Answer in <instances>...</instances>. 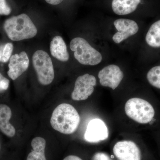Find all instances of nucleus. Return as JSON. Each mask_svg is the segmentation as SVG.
<instances>
[{
    "label": "nucleus",
    "mask_w": 160,
    "mask_h": 160,
    "mask_svg": "<svg viewBox=\"0 0 160 160\" xmlns=\"http://www.w3.org/2000/svg\"><path fill=\"white\" fill-rule=\"evenodd\" d=\"M80 122L79 114L76 109L67 103H62L58 106L52 112L50 119L52 128L65 134L74 132Z\"/></svg>",
    "instance_id": "obj_1"
},
{
    "label": "nucleus",
    "mask_w": 160,
    "mask_h": 160,
    "mask_svg": "<svg viewBox=\"0 0 160 160\" xmlns=\"http://www.w3.org/2000/svg\"><path fill=\"white\" fill-rule=\"evenodd\" d=\"M4 29L8 38L13 41L32 38L38 32L31 19L25 13L7 19L4 23Z\"/></svg>",
    "instance_id": "obj_2"
},
{
    "label": "nucleus",
    "mask_w": 160,
    "mask_h": 160,
    "mask_svg": "<svg viewBox=\"0 0 160 160\" xmlns=\"http://www.w3.org/2000/svg\"><path fill=\"white\" fill-rule=\"evenodd\" d=\"M125 111L128 117L140 124H148L152 121L155 112L148 101L134 98L128 100L125 106Z\"/></svg>",
    "instance_id": "obj_3"
},
{
    "label": "nucleus",
    "mask_w": 160,
    "mask_h": 160,
    "mask_svg": "<svg viewBox=\"0 0 160 160\" xmlns=\"http://www.w3.org/2000/svg\"><path fill=\"white\" fill-rule=\"evenodd\" d=\"M70 49L74 52L75 58L82 65L96 66L102 60L101 53L83 38H76L72 40Z\"/></svg>",
    "instance_id": "obj_4"
},
{
    "label": "nucleus",
    "mask_w": 160,
    "mask_h": 160,
    "mask_svg": "<svg viewBox=\"0 0 160 160\" xmlns=\"http://www.w3.org/2000/svg\"><path fill=\"white\" fill-rule=\"evenodd\" d=\"M32 63L39 82L44 86L51 84L54 79V71L52 61L48 53L37 50L32 56Z\"/></svg>",
    "instance_id": "obj_5"
},
{
    "label": "nucleus",
    "mask_w": 160,
    "mask_h": 160,
    "mask_svg": "<svg viewBox=\"0 0 160 160\" xmlns=\"http://www.w3.org/2000/svg\"><path fill=\"white\" fill-rule=\"evenodd\" d=\"M96 84V79L94 76L89 74L80 76L76 80L72 98L77 101L87 99L93 93Z\"/></svg>",
    "instance_id": "obj_6"
},
{
    "label": "nucleus",
    "mask_w": 160,
    "mask_h": 160,
    "mask_svg": "<svg viewBox=\"0 0 160 160\" xmlns=\"http://www.w3.org/2000/svg\"><path fill=\"white\" fill-rule=\"evenodd\" d=\"M113 152L118 160H142V153L134 142L128 140L116 143Z\"/></svg>",
    "instance_id": "obj_7"
},
{
    "label": "nucleus",
    "mask_w": 160,
    "mask_h": 160,
    "mask_svg": "<svg viewBox=\"0 0 160 160\" xmlns=\"http://www.w3.org/2000/svg\"><path fill=\"white\" fill-rule=\"evenodd\" d=\"M124 73L119 66L110 65L106 66L99 72L100 83L104 87H109L115 90L124 78Z\"/></svg>",
    "instance_id": "obj_8"
},
{
    "label": "nucleus",
    "mask_w": 160,
    "mask_h": 160,
    "mask_svg": "<svg viewBox=\"0 0 160 160\" xmlns=\"http://www.w3.org/2000/svg\"><path fill=\"white\" fill-rule=\"evenodd\" d=\"M109 135V130L105 123L100 119L95 118L88 123L84 137L87 142L97 143L107 139Z\"/></svg>",
    "instance_id": "obj_9"
},
{
    "label": "nucleus",
    "mask_w": 160,
    "mask_h": 160,
    "mask_svg": "<svg viewBox=\"0 0 160 160\" xmlns=\"http://www.w3.org/2000/svg\"><path fill=\"white\" fill-rule=\"evenodd\" d=\"M113 24L118 32L112 37V40L117 44L136 34L139 30L137 23L132 20L118 19L114 21Z\"/></svg>",
    "instance_id": "obj_10"
},
{
    "label": "nucleus",
    "mask_w": 160,
    "mask_h": 160,
    "mask_svg": "<svg viewBox=\"0 0 160 160\" xmlns=\"http://www.w3.org/2000/svg\"><path fill=\"white\" fill-rule=\"evenodd\" d=\"M29 62V58L25 51L12 56L8 65V76L12 80H16L28 69Z\"/></svg>",
    "instance_id": "obj_11"
},
{
    "label": "nucleus",
    "mask_w": 160,
    "mask_h": 160,
    "mask_svg": "<svg viewBox=\"0 0 160 160\" xmlns=\"http://www.w3.org/2000/svg\"><path fill=\"white\" fill-rule=\"evenodd\" d=\"M12 110L9 106L4 103H0V131L9 138L14 137L16 130L12 124Z\"/></svg>",
    "instance_id": "obj_12"
},
{
    "label": "nucleus",
    "mask_w": 160,
    "mask_h": 160,
    "mask_svg": "<svg viewBox=\"0 0 160 160\" xmlns=\"http://www.w3.org/2000/svg\"><path fill=\"white\" fill-rule=\"evenodd\" d=\"M50 50L52 55L59 61L66 62L69 59V54L66 43L59 36L55 37L52 40Z\"/></svg>",
    "instance_id": "obj_13"
},
{
    "label": "nucleus",
    "mask_w": 160,
    "mask_h": 160,
    "mask_svg": "<svg viewBox=\"0 0 160 160\" xmlns=\"http://www.w3.org/2000/svg\"><path fill=\"white\" fill-rule=\"evenodd\" d=\"M141 0H112V8L118 15H126L135 11Z\"/></svg>",
    "instance_id": "obj_14"
},
{
    "label": "nucleus",
    "mask_w": 160,
    "mask_h": 160,
    "mask_svg": "<svg viewBox=\"0 0 160 160\" xmlns=\"http://www.w3.org/2000/svg\"><path fill=\"white\" fill-rule=\"evenodd\" d=\"M31 146L33 150L28 155L26 160H47L45 156L46 141L42 138L36 137L32 139Z\"/></svg>",
    "instance_id": "obj_15"
},
{
    "label": "nucleus",
    "mask_w": 160,
    "mask_h": 160,
    "mask_svg": "<svg viewBox=\"0 0 160 160\" xmlns=\"http://www.w3.org/2000/svg\"><path fill=\"white\" fill-rule=\"evenodd\" d=\"M145 40L149 47L160 49V19L152 24L146 33Z\"/></svg>",
    "instance_id": "obj_16"
},
{
    "label": "nucleus",
    "mask_w": 160,
    "mask_h": 160,
    "mask_svg": "<svg viewBox=\"0 0 160 160\" xmlns=\"http://www.w3.org/2000/svg\"><path fill=\"white\" fill-rule=\"evenodd\" d=\"M146 78L151 86L160 89V65L152 67L147 72Z\"/></svg>",
    "instance_id": "obj_17"
},
{
    "label": "nucleus",
    "mask_w": 160,
    "mask_h": 160,
    "mask_svg": "<svg viewBox=\"0 0 160 160\" xmlns=\"http://www.w3.org/2000/svg\"><path fill=\"white\" fill-rule=\"evenodd\" d=\"M13 49V45L11 43H7L4 46L1 62L6 63L9 61L11 58Z\"/></svg>",
    "instance_id": "obj_18"
},
{
    "label": "nucleus",
    "mask_w": 160,
    "mask_h": 160,
    "mask_svg": "<svg viewBox=\"0 0 160 160\" xmlns=\"http://www.w3.org/2000/svg\"><path fill=\"white\" fill-rule=\"evenodd\" d=\"M10 81L0 72V93L7 91L9 88Z\"/></svg>",
    "instance_id": "obj_19"
},
{
    "label": "nucleus",
    "mask_w": 160,
    "mask_h": 160,
    "mask_svg": "<svg viewBox=\"0 0 160 160\" xmlns=\"http://www.w3.org/2000/svg\"><path fill=\"white\" fill-rule=\"evenodd\" d=\"M11 12V8L7 5L6 0H0V14L8 15Z\"/></svg>",
    "instance_id": "obj_20"
},
{
    "label": "nucleus",
    "mask_w": 160,
    "mask_h": 160,
    "mask_svg": "<svg viewBox=\"0 0 160 160\" xmlns=\"http://www.w3.org/2000/svg\"><path fill=\"white\" fill-rule=\"evenodd\" d=\"M91 160H112L110 157L106 153L102 152L95 153Z\"/></svg>",
    "instance_id": "obj_21"
},
{
    "label": "nucleus",
    "mask_w": 160,
    "mask_h": 160,
    "mask_svg": "<svg viewBox=\"0 0 160 160\" xmlns=\"http://www.w3.org/2000/svg\"><path fill=\"white\" fill-rule=\"evenodd\" d=\"M63 160H82V159L77 156L69 155L65 158Z\"/></svg>",
    "instance_id": "obj_22"
},
{
    "label": "nucleus",
    "mask_w": 160,
    "mask_h": 160,
    "mask_svg": "<svg viewBox=\"0 0 160 160\" xmlns=\"http://www.w3.org/2000/svg\"><path fill=\"white\" fill-rule=\"evenodd\" d=\"M63 0H46L47 3L52 5H57L62 2Z\"/></svg>",
    "instance_id": "obj_23"
},
{
    "label": "nucleus",
    "mask_w": 160,
    "mask_h": 160,
    "mask_svg": "<svg viewBox=\"0 0 160 160\" xmlns=\"http://www.w3.org/2000/svg\"><path fill=\"white\" fill-rule=\"evenodd\" d=\"M4 46H0V62L2 60V52L3 48H4Z\"/></svg>",
    "instance_id": "obj_24"
},
{
    "label": "nucleus",
    "mask_w": 160,
    "mask_h": 160,
    "mask_svg": "<svg viewBox=\"0 0 160 160\" xmlns=\"http://www.w3.org/2000/svg\"><path fill=\"white\" fill-rule=\"evenodd\" d=\"M1 142H0V152H1Z\"/></svg>",
    "instance_id": "obj_25"
}]
</instances>
